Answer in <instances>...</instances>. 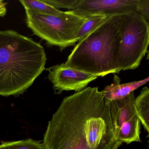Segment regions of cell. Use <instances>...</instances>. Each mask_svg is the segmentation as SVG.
<instances>
[{
    "instance_id": "cell-8",
    "label": "cell",
    "mask_w": 149,
    "mask_h": 149,
    "mask_svg": "<svg viewBox=\"0 0 149 149\" xmlns=\"http://www.w3.org/2000/svg\"><path fill=\"white\" fill-rule=\"evenodd\" d=\"M139 0H74L72 11L87 18L95 15H110L136 12Z\"/></svg>"
},
{
    "instance_id": "cell-7",
    "label": "cell",
    "mask_w": 149,
    "mask_h": 149,
    "mask_svg": "<svg viewBox=\"0 0 149 149\" xmlns=\"http://www.w3.org/2000/svg\"><path fill=\"white\" fill-rule=\"evenodd\" d=\"M48 78L53 84L55 93L61 94L64 91H81L86 88L89 83L98 77L68 67L65 63L58 64L48 69Z\"/></svg>"
},
{
    "instance_id": "cell-16",
    "label": "cell",
    "mask_w": 149,
    "mask_h": 149,
    "mask_svg": "<svg viewBox=\"0 0 149 149\" xmlns=\"http://www.w3.org/2000/svg\"><path fill=\"white\" fill-rule=\"evenodd\" d=\"M6 3H4L3 1L0 0V7H6Z\"/></svg>"
},
{
    "instance_id": "cell-11",
    "label": "cell",
    "mask_w": 149,
    "mask_h": 149,
    "mask_svg": "<svg viewBox=\"0 0 149 149\" xmlns=\"http://www.w3.org/2000/svg\"><path fill=\"white\" fill-rule=\"evenodd\" d=\"M20 2L24 6L26 11L56 16L61 15L63 12L42 1L20 0Z\"/></svg>"
},
{
    "instance_id": "cell-15",
    "label": "cell",
    "mask_w": 149,
    "mask_h": 149,
    "mask_svg": "<svg viewBox=\"0 0 149 149\" xmlns=\"http://www.w3.org/2000/svg\"><path fill=\"white\" fill-rule=\"evenodd\" d=\"M7 10L6 7H0V17H4L6 14Z\"/></svg>"
},
{
    "instance_id": "cell-6",
    "label": "cell",
    "mask_w": 149,
    "mask_h": 149,
    "mask_svg": "<svg viewBox=\"0 0 149 149\" xmlns=\"http://www.w3.org/2000/svg\"><path fill=\"white\" fill-rule=\"evenodd\" d=\"M134 91L122 99L109 101L111 117L116 138L122 143L140 142L141 122L134 103Z\"/></svg>"
},
{
    "instance_id": "cell-14",
    "label": "cell",
    "mask_w": 149,
    "mask_h": 149,
    "mask_svg": "<svg viewBox=\"0 0 149 149\" xmlns=\"http://www.w3.org/2000/svg\"><path fill=\"white\" fill-rule=\"evenodd\" d=\"M136 11L141 15L148 22L149 20V0H139L136 5Z\"/></svg>"
},
{
    "instance_id": "cell-1",
    "label": "cell",
    "mask_w": 149,
    "mask_h": 149,
    "mask_svg": "<svg viewBox=\"0 0 149 149\" xmlns=\"http://www.w3.org/2000/svg\"><path fill=\"white\" fill-rule=\"evenodd\" d=\"M46 149H118L109 101L97 87L65 97L44 134Z\"/></svg>"
},
{
    "instance_id": "cell-3",
    "label": "cell",
    "mask_w": 149,
    "mask_h": 149,
    "mask_svg": "<svg viewBox=\"0 0 149 149\" xmlns=\"http://www.w3.org/2000/svg\"><path fill=\"white\" fill-rule=\"evenodd\" d=\"M120 41L118 14L113 15L78 41L65 64L98 77L118 73Z\"/></svg>"
},
{
    "instance_id": "cell-9",
    "label": "cell",
    "mask_w": 149,
    "mask_h": 149,
    "mask_svg": "<svg viewBox=\"0 0 149 149\" xmlns=\"http://www.w3.org/2000/svg\"><path fill=\"white\" fill-rule=\"evenodd\" d=\"M149 80V77H147L141 81L120 84V78L115 75L114 83L106 86L101 92L104 98L108 101L120 100L126 97L132 91L145 84Z\"/></svg>"
},
{
    "instance_id": "cell-5",
    "label": "cell",
    "mask_w": 149,
    "mask_h": 149,
    "mask_svg": "<svg viewBox=\"0 0 149 149\" xmlns=\"http://www.w3.org/2000/svg\"><path fill=\"white\" fill-rule=\"evenodd\" d=\"M121 41L118 54V71L138 68L148 52L149 24L136 12L118 14Z\"/></svg>"
},
{
    "instance_id": "cell-4",
    "label": "cell",
    "mask_w": 149,
    "mask_h": 149,
    "mask_svg": "<svg viewBox=\"0 0 149 149\" xmlns=\"http://www.w3.org/2000/svg\"><path fill=\"white\" fill-rule=\"evenodd\" d=\"M26 12L28 27L49 45L59 47L61 51L77 42V33L86 19L72 10L59 16Z\"/></svg>"
},
{
    "instance_id": "cell-13",
    "label": "cell",
    "mask_w": 149,
    "mask_h": 149,
    "mask_svg": "<svg viewBox=\"0 0 149 149\" xmlns=\"http://www.w3.org/2000/svg\"><path fill=\"white\" fill-rule=\"evenodd\" d=\"M0 149H46L43 143L31 139L19 141L3 142Z\"/></svg>"
},
{
    "instance_id": "cell-2",
    "label": "cell",
    "mask_w": 149,
    "mask_h": 149,
    "mask_svg": "<svg viewBox=\"0 0 149 149\" xmlns=\"http://www.w3.org/2000/svg\"><path fill=\"white\" fill-rule=\"evenodd\" d=\"M43 47L14 30L0 31V95L23 94L46 69Z\"/></svg>"
},
{
    "instance_id": "cell-10",
    "label": "cell",
    "mask_w": 149,
    "mask_h": 149,
    "mask_svg": "<svg viewBox=\"0 0 149 149\" xmlns=\"http://www.w3.org/2000/svg\"><path fill=\"white\" fill-rule=\"evenodd\" d=\"M134 107L144 129L149 131V89L144 87L135 98Z\"/></svg>"
},
{
    "instance_id": "cell-12",
    "label": "cell",
    "mask_w": 149,
    "mask_h": 149,
    "mask_svg": "<svg viewBox=\"0 0 149 149\" xmlns=\"http://www.w3.org/2000/svg\"><path fill=\"white\" fill-rule=\"evenodd\" d=\"M111 15H95L86 18L85 22L79 29L76 39L77 42L87 36L98 25L106 20Z\"/></svg>"
}]
</instances>
